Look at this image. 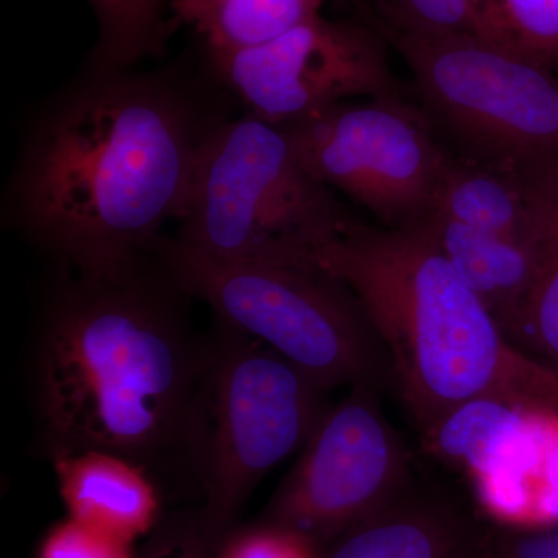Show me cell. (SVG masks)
Listing matches in <instances>:
<instances>
[{
    "label": "cell",
    "instance_id": "603a6c76",
    "mask_svg": "<svg viewBox=\"0 0 558 558\" xmlns=\"http://www.w3.org/2000/svg\"><path fill=\"white\" fill-rule=\"evenodd\" d=\"M492 558H558V524L539 531H494Z\"/></svg>",
    "mask_w": 558,
    "mask_h": 558
},
{
    "label": "cell",
    "instance_id": "2e32d148",
    "mask_svg": "<svg viewBox=\"0 0 558 558\" xmlns=\"http://www.w3.org/2000/svg\"><path fill=\"white\" fill-rule=\"evenodd\" d=\"M326 0H171V24L189 25L211 54L258 46L319 14Z\"/></svg>",
    "mask_w": 558,
    "mask_h": 558
},
{
    "label": "cell",
    "instance_id": "7402d4cb",
    "mask_svg": "<svg viewBox=\"0 0 558 558\" xmlns=\"http://www.w3.org/2000/svg\"><path fill=\"white\" fill-rule=\"evenodd\" d=\"M219 558H322L307 539L286 529L267 526L236 535Z\"/></svg>",
    "mask_w": 558,
    "mask_h": 558
},
{
    "label": "cell",
    "instance_id": "8992f818",
    "mask_svg": "<svg viewBox=\"0 0 558 558\" xmlns=\"http://www.w3.org/2000/svg\"><path fill=\"white\" fill-rule=\"evenodd\" d=\"M223 328L208 351L190 438L205 494L197 531L213 548L259 481L303 449L329 391L274 349Z\"/></svg>",
    "mask_w": 558,
    "mask_h": 558
},
{
    "label": "cell",
    "instance_id": "e0dca14e",
    "mask_svg": "<svg viewBox=\"0 0 558 558\" xmlns=\"http://www.w3.org/2000/svg\"><path fill=\"white\" fill-rule=\"evenodd\" d=\"M478 38L499 49L558 65V0H472Z\"/></svg>",
    "mask_w": 558,
    "mask_h": 558
},
{
    "label": "cell",
    "instance_id": "52a82bcc",
    "mask_svg": "<svg viewBox=\"0 0 558 558\" xmlns=\"http://www.w3.org/2000/svg\"><path fill=\"white\" fill-rule=\"evenodd\" d=\"M389 33L425 105L470 159L529 180L558 178V78L549 68L476 36Z\"/></svg>",
    "mask_w": 558,
    "mask_h": 558
},
{
    "label": "cell",
    "instance_id": "7a4b0ae2",
    "mask_svg": "<svg viewBox=\"0 0 558 558\" xmlns=\"http://www.w3.org/2000/svg\"><path fill=\"white\" fill-rule=\"evenodd\" d=\"M180 290L143 266L80 277L51 304L36 400L54 459L106 451L148 472L190 438L208 352L180 317Z\"/></svg>",
    "mask_w": 558,
    "mask_h": 558
},
{
    "label": "cell",
    "instance_id": "5bb4252c",
    "mask_svg": "<svg viewBox=\"0 0 558 558\" xmlns=\"http://www.w3.org/2000/svg\"><path fill=\"white\" fill-rule=\"evenodd\" d=\"M424 220L454 269L515 344L521 317L542 260L546 219L542 233L534 240L484 233L433 215Z\"/></svg>",
    "mask_w": 558,
    "mask_h": 558
},
{
    "label": "cell",
    "instance_id": "6da1fadb",
    "mask_svg": "<svg viewBox=\"0 0 558 558\" xmlns=\"http://www.w3.org/2000/svg\"><path fill=\"white\" fill-rule=\"evenodd\" d=\"M204 124L168 80L108 70L51 112L22 165V219L80 277L140 266L180 219Z\"/></svg>",
    "mask_w": 558,
    "mask_h": 558
},
{
    "label": "cell",
    "instance_id": "30bf717a",
    "mask_svg": "<svg viewBox=\"0 0 558 558\" xmlns=\"http://www.w3.org/2000/svg\"><path fill=\"white\" fill-rule=\"evenodd\" d=\"M211 61L250 116L277 126L349 98L399 94L379 39L360 25L322 14L258 46L211 54Z\"/></svg>",
    "mask_w": 558,
    "mask_h": 558
},
{
    "label": "cell",
    "instance_id": "8fae6325",
    "mask_svg": "<svg viewBox=\"0 0 558 558\" xmlns=\"http://www.w3.org/2000/svg\"><path fill=\"white\" fill-rule=\"evenodd\" d=\"M421 436L432 457L468 476L481 509L501 526H557L558 410L470 400Z\"/></svg>",
    "mask_w": 558,
    "mask_h": 558
},
{
    "label": "cell",
    "instance_id": "d6986e66",
    "mask_svg": "<svg viewBox=\"0 0 558 558\" xmlns=\"http://www.w3.org/2000/svg\"><path fill=\"white\" fill-rule=\"evenodd\" d=\"M100 25L98 62L106 70L126 68L160 53L168 25L165 0H89Z\"/></svg>",
    "mask_w": 558,
    "mask_h": 558
},
{
    "label": "cell",
    "instance_id": "7c38bea8",
    "mask_svg": "<svg viewBox=\"0 0 558 558\" xmlns=\"http://www.w3.org/2000/svg\"><path fill=\"white\" fill-rule=\"evenodd\" d=\"M322 558H492V531L451 499L409 492Z\"/></svg>",
    "mask_w": 558,
    "mask_h": 558
},
{
    "label": "cell",
    "instance_id": "ac0fdd59",
    "mask_svg": "<svg viewBox=\"0 0 558 558\" xmlns=\"http://www.w3.org/2000/svg\"><path fill=\"white\" fill-rule=\"evenodd\" d=\"M515 344L558 374V179L550 182L542 260Z\"/></svg>",
    "mask_w": 558,
    "mask_h": 558
},
{
    "label": "cell",
    "instance_id": "44dd1931",
    "mask_svg": "<svg viewBox=\"0 0 558 558\" xmlns=\"http://www.w3.org/2000/svg\"><path fill=\"white\" fill-rule=\"evenodd\" d=\"M38 558H134L123 542L72 519L58 523L40 545Z\"/></svg>",
    "mask_w": 558,
    "mask_h": 558
},
{
    "label": "cell",
    "instance_id": "4fadbf2b",
    "mask_svg": "<svg viewBox=\"0 0 558 558\" xmlns=\"http://www.w3.org/2000/svg\"><path fill=\"white\" fill-rule=\"evenodd\" d=\"M550 180L449 156L429 215L484 233L534 240L545 226Z\"/></svg>",
    "mask_w": 558,
    "mask_h": 558
},
{
    "label": "cell",
    "instance_id": "cb8c5ba5",
    "mask_svg": "<svg viewBox=\"0 0 558 558\" xmlns=\"http://www.w3.org/2000/svg\"><path fill=\"white\" fill-rule=\"evenodd\" d=\"M168 550H170V558H215L211 556V546L205 542L197 529L193 534L172 539L168 543Z\"/></svg>",
    "mask_w": 558,
    "mask_h": 558
},
{
    "label": "cell",
    "instance_id": "ffe728a7",
    "mask_svg": "<svg viewBox=\"0 0 558 558\" xmlns=\"http://www.w3.org/2000/svg\"><path fill=\"white\" fill-rule=\"evenodd\" d=\"M384 3L396 31L478 38L472 0H384Z\"/></svg>",
    "mask_w": 558,
    "mask_h": 558
},
{
    "label": "cell",
    "instance_id": "9a60e30c",
    "mask_svg": "<svg viewBox=\"0 0 558 558\" xmlns=\"http://www.w3.org/2000/svg\"><path fill=\"white\" fill-rule=\"evenodd\" d=\"M69 519L132 543L154 526L159 495L148 472L134 462L83 451L54 459Z\"/></svg>",
    "mask_w": 558,
    "mask_h": 558
},
{
    "label": "cell",
    "instance_id": "277c9868",
    "mask_svg": "<svg viewBox=\"0 0 558 558\" xmlns=\"http://www.w3.org/2000/svg\"><path fill=\"white\" fill-rule=\"evenodd\" d=\"M165 278L207 303L223 325L266 344L332 389L392 385L391 366L357 299L312 266L230 263L185 242L160 240Z\"/></svg>",
    "mask_w": 558,
    "mask_h": 558
},
{
    "label": "cell",
    "instance_id": "9c48e42d",
    "mask_svg": "<svg viewBox=\"0 0 558 558\" xmlns=\"http://www.w3.org/2000/svg\"><path fill=\"white\" fill-rule=\"evenodd\" d=\"M284 128L307 172L368 208L389 229L429 215L449 154L396 98L340 102Z\"/></svg>",
    "mask_w": 558,
    "mask_h": 558
},
{
    "label": "cell",
    "instance_id": "3957f363",
    "mask_svg": "<svg viewBox=\"0 0 558 558\" xmlns=\"http://www.w3.org/2000/svg\"><path fill=\"white\" fill-rule=\"evenodd\" d=\"M307 266L357 299L421 433L470 400L558 410V374L506 337L425 220L377 229L344 219Z\"/></svg>",
    "mask_w": 558,
    "mask_h": 558
},
{
    "label": "cell",
    "instance_id": "5b68a950",
    "mask_svg": "<svg viewBox=\"0 0 558 558\" xmlns=\"http://www.w3.org/2000/svg\"><path fill=\"white\" fill-rule=\"evenodd\" d=\"M344 219L284 128L248 113L213 124L202 143L179 240L230 263L307 266Z\"/></svg>",
    "mask_w": 558,
    "mask_h": 558
},
{
    "label": "cell",
    "instance_id": "ba28073f",
    "mask_svg": "<svg viewBox=\"0 0 558 558\" xmlns=\"http://www.w3.org/2000/svg\"><path fill=\"white\" fill-rule=\"evenodd\" d=\"M381 388L360 384L328 409L267 510V524L330 545L376 519L414 488L413 458L380 405Z\"/></svg>",
    "mask_w": 558,
    "mask_h": 558
}]
</instances>
